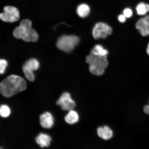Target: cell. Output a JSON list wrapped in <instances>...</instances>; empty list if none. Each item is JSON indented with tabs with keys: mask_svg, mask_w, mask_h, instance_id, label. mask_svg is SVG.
Segmentation results:
<instances>
[{
	"mask_svg": "<svg viewBox=\"0 0 149 149\" xmlns=\"http://www.w3.org/2000/svg\"><path fill=\"white\" fill-rule=\"evenodd\" d=\"M143 111L146 114L149 115V100L148 105H145L143 107Z\"/></svg>",
	"mask_w": 149,
	"mask_h": 149,
	"instance_id": "cell-22",
	"label": "cell"
},
{
	"mask_svg": "<svg viewBox=\"0 0 149 149\" xmlns=\"http://www.w3.org/2000/svg\"><path fill=\"white\" fill-rule=\"evenodd\" d=\"M135 27L141 36H149V15L140 18L136 23Z\"/></svg>",
	"mask_w": 149,
	"mask_h": 149,
	"instance_id": "cell-8",
	"label": "cell"
},
{
	"mask_svg": "<svg viewBox=\"0 0 149 149\" xmlns=\"http://www.w3.org/2000/svg\"><path fill=\"white\" fill-rule=\"evenodd\" d=\"M65 120L67 123L73 125L79 122V116L77 112L72 109L68 111L65 117Z\"/></svg>",
	"mask_w": 149,
	"mask_h": 149,
	"instance_id": "cell-12",
	"label": "cell"
},
{
	"mask_svg": "<svg viewBox=\"0 0 149 149\" xmlns=\"http://www.w3.org/2000/svg\"><path fill=\"white\" fill-rule=\"evenodd\" d=\"M80 42V39L74 35H64L58 39L57 42V47L63 52L69 53L72 52Z\"/></svg>",
	"mask_w": 149,
	"mask_h": 149,
	"instance_id": "cell-4",
	"label": "cell"
},
{
	"mask_svg": "<svg viewBox=\"0 0 149 149\" xmlns=\"http://www.w3.org/2000/svg\"><path fill=\"white\" fill-rule=\"evenodd\" d=\"M119 21L121 23H124L126 20V17L124 14H121L118 17Z\"/></svg>",
	"mask_w": 149,
	"mask_h": 149,
	"instance_id": "cell-21",
	"label": "cell"
},
{
	"mask_svg": "<svg viewBox=\"0 0 149 149\" xmlns=\"http://www.w3.org/2000/svg\"><path fill=\"white\" fill-rule=\"evenodd\" d=\"M123 14L126 18H130L133 16V12L132 9L130 8H126L123 11Z\"/></svg>",
	"mask_w": 149,
	"mask_h": 149,
	"instance_id": "cell-20",
	"label": "cell"
},
{
	"mask_svg": "<svg viewBox=\"0 0 149 149\" xmlns=\"http://www.w3.org/2000/svg\"><path fill=\"white\" fill-rule=\"evenodd\" d=\"M13 35L15 38L26 42H36L39 38L38 33L32 28V22L29 19L20 22L19 26L14 30Z\"/></svg>",
	"mask_w": 149,
	"mask_h": 149,
	"instance_id": "cell-2",
	"label": "cell"
},
{
	"mask_svg": "<svg viewBox=\"0 0 149 149\" xmlns=\"http://www.w3.org/2000/svg\"><path fill=\"white\" fill-rule=\"evenodd\" d=\"M98 136L104 140H109L112 138L113 136V130L109 127L105 126L100 127L97 130Z\"/></svg>",
	"mask_w": 149,
	"mask_h": 149,
	"instance_id": "cell-10",
	"label": "cell"
},
{
	"mask_svg": "<svg viewBox=\"0 0 149 149\" xmlns=\"http://www.w3.org/2000/svg\"><path fill=\"white\" fill-rule=\"evenodd\" d=\"M91 53L95 55L105 56H107L109 52L101 45H98L95 46L93 48L91 51Z\"/></svg>",
	"mask_w": 149,
	"mask_h": 149,
	"instance_id": "cell-15",
	"label": "cell"
},
{
	"mask_svg": "<svg viewBox=\"0 0 149 149\" xmlns=\"http://www.w3.org/2000/svg\"><path fill=\"white\" fill-rule=\"evenodd\" d=\"M40 123L41 125L45 128L50 129L54 124V118L53 115L48 112L42 113L40 115Z\"/></svg>",
	"mask_w": 149,
	"mask_h": 149,
	"instance_id": "cell-9",
	"label": "cell"
},
{
	"mask_svg": "<svg viewBox=\"0 0 149 149\" xmlns=\"http://www.w3.org/2000/svg\"><path fill=\"white\" fill-rule=\"evenodd\" d=\"M56 104L64 111L72 110L76 106L75 102L72 98L70 94L68 92L64 93L61 95L57 100Z\"/></svg>",
	"mask_w": 149,
	"mask_h": 149,
	"instance_id": "cell-7",
	"label": "cell"
},
{
	"mask_svg": "<svg viewBox=\"0 0 149 149\" xmlns=\"http://www.w3.org/2000/svg\"><path fill=\"white\" fill-rule=\"evenodd\" d=\"M1 148H1V147H0V149H1Z\"/></svg>",
	"mask_w": 149,
	"mask_h": 149,
	"instance_id": "cell-24",
	"label": "cell"
},
{
	"mask_svg": "<svg viewBox=\"0 0 149 149\" xmlns=\"http://www.w3.org/2000/svg\"><path fill=\"white\" fill-rule=\"evenodd\" d=\"M8 65V62L5 59H0V74L5 73Z\"/></svg>",
	"mask_w": 149,
	"mask_h": 149,
	"instance_id": "cell-19",
	"label": "cell"
},
{
	"mask_svg": "<svg viewBox=\"0 0 149 149\" xmlns=\"http://www.w3.org/2000/svg\"><path fill=\"white\" fill-rule=\"evenodd\" d=\"M37 144L41 148H47L51 144L52 139L49 135L44 133H40L36 138Z\"/></svg>",
	"mask_w": 149,
	"mask_h": 149,
	"instance_id": "cell-11",
	"label": "cell"
},
{
	"mask_svg": "<svg viewBox=\"0 0 149 149\" xmlns=\"http://www.w3.org/2000/svg\"><path fill=\"white\" fill-rule=\"evenodd\" d=\"M20 18L19 11L16 7L7 6L3 8V12L0 13V19L2 21L13 23L18 20Z\"/></svg>",
	"mask_w": 149,
	"mask_h": 149,
	"instance_id": "cell-5",
	"label": "cell"
},
{
	"mask_svg": "<svg viewBox=\"0 0 149 149\" xmlns=\"http://www.w3.org/2000/svg\"><path fill=\"white\" fill-rule=\"evenodd\" d=\"M10 108L6 105H2L0 106V116L3 118H6L10 114Z\"/></svg>",
	"mask_w": 149,
	"mask_h": 149,
	"instance_id": "cell-18",
	"label": "cell"
},
{
	"mask_svg": "<svg viewBox=\"0 0 149 149\" xmlns=\"http://www.w3.org/2000/svg\"><path fill=\"white\" fill-rule=\"evenodd\" d=\"M23 70L24 74L26 79L30 81H33L35 79V76L33 71L24 65Z\"/></svg>",
	"mask_w": 149,
	"mask_h": 149,
	"instance_id": "cell-17",
	"label": "cell"
},
{
	"mask_svg": "<svg viewBox=\"0 0 149 149\" xmlns=\"http://www.w3.org/2000/svg\"><path fill=\"white\" fill-rule=\"evenodd\" d=\"M137 14L139 16H144L149 12V4L141 2L136 7Z\"/></svg>",
	"mask_w": 149,
	"mask_h": 149,
	"instance_id": "cell-13",
	"label": "cell"
},
{
	"mask_svg": "<svg viewBox=\"0 0 149 149\" xmlns=\"http://www.w3.org/2000/svg\"><path fill=\"white\" fill-rule=\"evenodd\" d=\"M146 51L147 54L149 56V42L148 43V45H147Z\"/></svg>",
	"mask_w": 149,
	"mask_h": 149,
	"instance_id": "cell-23",
	"label": "cell"
},
{
	"mask_svg": "<svg viewBox=\"0 0 149 149\" xmlns=\"http://www.w3.org/2000/svg\"><path fill=\"white\" fill-rule=\"evenodd\" d=\"M112 33V29L107 24L103 23L96 24L93 28L92 33L95 39H105Z\"/></svg>",
	"mask_w": 149,
	"mask_h": 149,
	"instance_id": "cell-6",
	"label": "cell"
},
{
	"mask_svg": "<svg viewBox=\"0 0 149 149\" xmlns=\"http://www.w3.org/2000/svg\"><path fill=\"white\" fill-rule=\"evenodd\" d=\"M86 61L89 64V71L96 76L103 75L109 65L107 56H102L93 54L91 53L87 56Z\"/></svg>",
	"mask_w": 149,
	"mask_h": 149,
	"instance_id": "cell-3",
	"label": "cell"
},
{
	"mask_svg": "<svg viewBox=\"0 0 149 149\" xmlns=\"http://www.w3.org/2000/svg\"><path fill=\"white\" fill-rule=\"evenodd\" d=\"M26 81L21 76L12 74L0 83V93L9 98L26 89Z\"/></svg>",
	"mask_w": 149,
	"mask_h": 149,
	"instance_id": "cell-1",
	"label": "cell"
},
{
	"mask_svg": "<svg viewBox=\"0 0 149 149\" xmlns=\"http://www.w3.org/2000/svg\"><path fill=\"white\" fill-rule=\"evenodd\" d=\"M24 65L33 71L38 70L40 67V63L38 60L35 58L29 59L26 61Z\"/></svg>",
	"mask_w": 149,
	"mask_h": 149,
	"instance_id": "cell-16",
	"label": "cell"
},
{
	"mask_svg": "<svg viewBox=\"0 0 149 149\" xmlns=\"http://www.w3.org/2000/svg\"><path fill=\"white\" fill-rule=\"evenodd\" d=\"M90 11L88 6L84 3L79 5L77 9L78 15L81 18H85L88 16Z\"/></svg>",
	"mask_w": 149,
	"mask_h": 149,
	"instance_id": "cell-14",
	"label": "cell"
}]
</instances>
